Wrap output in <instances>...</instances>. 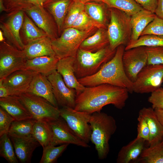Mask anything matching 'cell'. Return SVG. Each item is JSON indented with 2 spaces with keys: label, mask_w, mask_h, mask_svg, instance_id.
<instances>
[{
  "label": "cell",
  "mask_w": 163,
  "mask_h": 163,
  "mask_svg": "<svg viewBox=\"0 0 163 163\" xmlns=\"http://www.w3.org/2000/svg\"><path fill=\"white\" fill-rule=\"evenodd\" d=\"M126 88L109 84L86 87L77 96L74 109L92 114L101 111L108 104L119 109L125 106L129 97Z\"/></svg>",
  "instance_id": "1"
},
{
  "label": "cell",
  "mask_w": 163,
  "mask_h": 163,
  "mask_svg": "<svg viewBox=\"0 0 163 163\" xmlns=\"http://www.w3.org/2000/svg\"><path fill=\"white\" fill-rule=\"evenodd\" d=\"M125 46L122 45L116 50L113 57L94 74L78 79L83 86L91 87L102 84H109L126 88L132 93L133 82L125 72L122 57Z\"/></svg>",
  "instance_id": "2"
},
{
  "label": "cell",
  "mask_w": 163,
  "mask_h": 163,
  "mask_svg": "<svg viewBox=\"0 0 163 163\" xmlns=\"http://www.w3.org/2000/svg\"><path fill=\"white\" fill-rule=\"evenodd\" d=\"M89 124L91 129L90 141L95 145L98 159H104L109 152L110 140L117 129L116 120L105 113L95 112L91 114Z\"/></svg>",
  "instance_id": "3"
},
{
  "label": "cell",
  "mask_w": 163,
  "mask_h": 163,
  "mask_svg": "<svg viewBox=\"0 0 163 163\" xmlns=\"http://www.w3.org/2000/svg\"><path fill=\"white\" fill-rule=\"evenodd\" d=\"M116 50L109 45L94 52L79 48L75 57L74 69L78 79L92 75L97 72L113 56Z\"/></svg>",
  "instance_id": "4"
},
{
  "label": "cell",
  "mask_w": 163,
  "mask_h": 163,
  "mask_svg": "<svg viewBox=\"0 0 163 163\" xmlns=\"http://www.w3.org/2000/svg\"><path fill=\"white\" fill-rule=\"evenodd\" d=\"M97 28L95 27L86 31L73 27L64 29L58 37L52 40L56 56L59 59L69 56L75 57L82 42L93 34Z\"/></svg>",
  "instance_id": "5"
},
{
  "label": "cell",
  "mask_w": 163,
  "mask_h": 163,
  "mask_svg": "<svg viewBox=\"0 0 163 163\" xmlns=\"http://www.w3.org/2000/svg\"><path fill=\"white\" fill-rule=\"evenodd\" d=\"M110 20L107 30L110 47L112 50H115L120 45L126 46L131 40V16L114 8H110Z\"/></svg>",
  "instance_id": "6"
},
{
  "label": "cell",
  "mask_w": 163,
  "mask_h": 163,
  "mask_svg": "<svg viewBox=\"0 0 163 163\" xmlns=\"http://www.w3.org/2000/svg\"><path fill=\"white\" fill-rule=\"evenodd\" d=\"M18 96L32 118L36 120L48 122L60 117L59 109L41 97L28 92Z\"/></svg>",
  "instance_id": "7"
},
{
  "label": "cell",
  "mask_w": 163,
  "mask_h": 163,
  "mask_svg": "<svg viewBox=\"0 0 163 163\" xmlns=\"http://www.w3.org/2000/svg\"><path fill=\"white\" fill-rule=\"evenodd\" d=\"M26 60L23 50L6 40L0 44V80L13 72L24 69Z\"/></svg>",
  "instance_id": "8"
},
{
  "label": "cell",
  "mask_w": 163,
  "mask_h": 163,
  "mask_svg": "<svg viewBox=\"0 0 163 163\" xmlns=\"http://www.w3.org/2000/svg\"><path fill=\"white\" fill-rule=\"evenodd\" d=\"M163 83V65H147L133 83V91L141 94L151 93Z\"/></svg>",
  "instance_id": "9"
},
{
  "label": "cell",
  "mask_w": 163,
  "mask_h": 163,
  "mask_svg": "<svg viewBox=\"0 0 163 163\" xmlns=\"http://www.w3.org/2000/svg\"><path fill=\"white\" fill-rule=\"evenodd\" d=\"M60 116L81 139L88 144L90 141L91 129L89 124L91 114L64 107L59 109Z\"/></svg>",
  "instance_id": "10"
},
{
  "label": "cell",
  "mask_w": 163,
  "mask_h": 163,
  "mask_svg": "<svg viewBox=\"0 0 163 163\" xmlns=\"http://www.w3.org/2000/svg\"><path fill=\"white\" fill-rule=\"evenodd\" d=\"M5 21H1L0 27L6 40L22 50L25 44L20 32L23 24L24 12L21 9L10 12Z\"/></svg>",
  "instance_id": "11"
},
{
  "label": "cell",
  "mask_w": 163,
  "mask_h": 163,
  "mask_svg": "<svg viewBox=\"0 0 163 163\" xmlns=\"http://www.w3.org/2000/svg\"><path fill=\"white\" fill-rule=\"evenodd\" d=\"M51 133L50 145L72 144L84 148L90 147L88 144L78 137L60 116L57 119L47 122Z\"/></svg>",
  "instance_id": "12"
},
{
  "label": "cell",
  "mask_w": 163,
  "mask_h": 163,
  "mask_svg": "<svg viewBox=\"0 0 163 163\" xmlns=\"http://www.w3.org/2000/svg\"><path fill=\"white\" fill-rule=\"evenodd\" d=\"M52 40L59 37L56 24L51 14L43 6L27 5L22 9Z\"/></svg>",
  "instance_id": "13"
},
{
  "label": "cell",
  "mask_w": 163,
  "mask_h": 163,
  "mask_svg": "<svg viewBox=\"0 0 163 163\" xmlns=\"http://www.w3.org/2000/svg\"><path fill=\"white\" fill-rule=\"evenodd\" d=\"M122 63L126 75L134 82L138 74L147 64L145 47L139 46L125 50Z\"/></svg>",
  "instance_id": "14"
},
{
  "label": "cell",
  "mask_w": 163,
  "mask_h": 163,
  "mask_svg": "<svg viewBox=\"0 0 163 163\" xmlns=\"http://www.w3.org/2000/svg\"><path fill=\"white\" fill-rule=\"evenodd\" d=\"M53 92L58 106L74 108L77 94L75 89L69 87L57 71L48 76Z\"/></svg>",
  "instance_id": "15"
},
{
  "label": "cell",
  "mask_w": 163,
  "mask_h": 163,
  "mask_svg": "<svg viewBox=\"0 0 163 163\" xmlns=\"http://www.w3.org/2000/svg\"><path fill=\"white\" fill-rule=\"evenodd\" d=\"M37 72L22 69L16 71L2 80L7 89L9 96H18L26 92L35 75Z\"/></svg>",
  "instance_id": "16"
},
{
  "label": "cell",
  "mask_w": 163,
  "mask_h": 163,
  "mask_svg": "<svg viewBox=\"0 0 163 163\" xmlns=\"http://www.w3.org/2000/svg\"><path fill=\"white\" fill-rule=\"evenodd\" d=\"M75 57L69 56L59 59L57 65L56 71L60 74L66 85L76 91L77 96L85 88L76 77L74 69Z\"/></svg>",
  "instance_id": "17"
},
{
  "label": "cell",
  "mask_w": 163,
  "mask_h": 163,
  "mask_svg": "<svg viewBox=\"0 0 163 163\" xmlns=\"http://www.w3.org/2000/svg\"><path fill=\"white\" fill-rule=\"evenodd\" d=\"M9 136L13 144L16 157L20 162L30 163L34 151L40 145L39 142L33 136L28 137Z\"/></svg>",
  "instance_id": "18"
},
{
  "label": "cell",
  "mask_w": 163,
  "mask_h": 163,
  "mask_svg": "<svg viewBox=\"0 0 163 163\" xmlns=\"http://www.w3.org/2000/svg\"><path fill=\"white\" fill-rule=\"evenodd\" d=\"M26 92L41 97L54 106L58 105L54 95L51 84L47 77L37 73L33 78Z\"/></svg>",
  "instance_id": "19"
},
{
  "label": "cell",
  "mask_w": 163,
  "mask_h": 163,
  "mask_svg": "<svg viewBox=\"0 0 163 163\" xmlns=\"http://www.w3.org/2000/svg\"><path fill=\"white\" fill-rule=\"evenodd\" d=\"M84 11L98 28L102 27L107 29L110 14V8L105 3L94 1L87 2L85 4Z\"/></svg>",
  "instance_id": "20"
},
{
  "label": "cell",
  "mask_w": 163,
  "mask_h": 163,
  "mask_svg": "<svg viewBox=\"0 0 163 163\" xmlns=\"http://www.w3.org/2000/svg\"><path fill=\"white\" fill-rule=\"evenodd\" d=\"M22 50L26 59L43 56H56L52 45V40L48 36L27 43Z\"/></svg>",
  "instance_id": "21"
},
{
  "label": "cell",
  "mask_w": 163,
  "mask_h": 163,
  "mask_svg": "<svg viewBox=\"0 0 163 163\" xmlns=\"http://www.w3.org/2000/svg\"><path fill=\"white\" fill-rule=\"evenodd\" d=\"M139 114L145 119L150 130L149 146L161 142L163 139V126L160 123L152 107H144L139 111Z\"/></svg>",
  "instance_id": "22"
},
{
  "label": "cell",
  "mask_w": 163,
  "mask_h": 163,
  "mask_svg": "<svg viewBox=\"0 0 163 163\" xmlns=\"http://www.w3.org/2000/svg\"><path fill=\"white\" fill-rule=\"evenodd\" d=\"M59 59L56 56H43L26 59L24 69L33 70L47 76L56 70Z\"/></svg>",
  "instance_id": "23"
},
{
  "label": "cell",
  "mask_w": 163,
  "mask_h": 163,
  "mask_svg": "<svg viewBox=\"0 0 163 163\" xmlns=\"http://www.w3.org/2000/svg\"><path fill=\"white\" fill-rule=\"evenodd\" d=\"M0 106L10 115L15 120L32 118L31 115L18 96H9L0 98Z\"/></svg>",
  "instance_id": "24"
},
{
  "label": "cell",
  "mask_w": 163,
  "mask_h": 163,
  "mask_svg": "<svg viewBox=\"0 0 163 163\" xmlns=\"http://www.w3.org/2000/svg\"><path fill=\"white\" fill-rule=\"evenodd\" d=\"M72 0H50L43 6L51 14L56 24L59 35L63 31L64 21Z\"/></svg>",
  "instance_id": "25"
},
{
  "label": "cell",
  "mask_w": 163,
  "mask_h": 163,
  "mask_svg": "<svg viewBox=\"0 0 163 163\" xmlns=\"http://www.w3.org/2000/svg\"><path fill=\"white\" fill-rule=\"evenodd\" d=\"M145 142L143 139L137 136L121 148L118 154L117 162L129 163L136 160L145 148Z\"/></svg>",
  "instance_id": "26"
},
{
  "label": "cell",
  "mask_w": 163,
  "mask_h": 163,
  "mask_svg": "<svg viewBox=\"0 0 163 163\" xmlns=\"http://www.w3.org/2000/svg\"><path fill=\"white\" fill-rule=\"evenodd\" d=\"M156 16L155 13L143 8L131 16L130 21L132 34L130 41L137 40L145 28L154 19Z\"/></svg>",
  "instance_id": "27"
},
{
  "label": "cell",
  "mask_w": 163,
  "mask_h": 163,
  "mask_svg": "<svg viewBox=\"0 0 163 163\" xmlns=\"http://www.w3.org/2000/svg\"><path fill=\"white\" fill-rule=\"evenodd\" d=\"M109 44L107 29L101 27L97 28L93 34L85 39L81 44L79 48L94 52Z\"/></svg>",
  "instance_id": "28"
},
{
  "label": "cell",
  "mask_w": 163,
  "mask_h": 163,
  "mask_svg": "<svg viewBox=\"0 0 163 163\" xmlns=\"http://www.w3.org/2000/svg\"><path fill=\"white\" fill-rule=\"evenodd\" d=\"M36 25L24 12L21 30L24 37L23 42L25 45L34 40L48 36L43 31Z\"/></svg>",
  "instance_id": "29"
},
{
  "label": "cell",
  "mask_w": 163,
  "mask_h": 163,
  "mask_svg": "<svg viewBox=\"0 0 163 163\" xmlns=\"http://www.w3.org/2000/svg\"><path fill=\"white\" fill-rule=\"evenodd\" d=\"M36 121L33 118L15 120L11 124L8 134L9 136L21 137L32 136L33 126Z\"/></svg>",
  "instance_id": "30"
},
{
  "label": "cell",
  "mask_w": 163,
  "mask_h": 163,
  "mask_svg": "<svg viewBox=\"0 0 163 163\" xmlns=\"http://www.w3.org/2000/svg\"><path fill=\"white\" fill-rule=\"evenodd\" d=\"M32 136L43 148L50 145L51 133L47 122L36 120L33 126Z\"/></svg>",
  "instance_id": "31"
},
{
  "label": "cell",
  "mask_w": 163,
  "mask_h": 163,
  "mask_svg": "<svg viewBox=\"0 0 163 163\" xmlns=\"http://www.w3.org/2000/svg\"><path fill=\"white\" fill-rule=\"evenodd\" d=\"M138 160L143 163H163V147L161 142L143 150Z\"/></svg>",
  "instance_id": "32"
},
{
  "label": "cell",
  "mask_w": 163,
  "mask_h": 163,
  "mask_svg": "<svg viewBox=\"0 0 163 163\" xmlns=\"http://www.w3.org/2000/svg\"><path fill=\"white\" fill-rule=\"evenodd\" d=\"M109 8L122 11L130 16L143 8L134 0H103Z\"/></svg>",
  "instance_id": "33"
},
{
  "label": "cell",
  "mask_w": 163,
  "mask_h": 163,
  "mask_svg": "<svg viewBox=\"0 0 163 163\" xmlns=\"http://www.w3.org/2000/svg\"><path fill=\"white\" fill-rule=\"evenodd\" d=\"M139 46H163V36L149 34L140 36L136 40L130 41L125 50Z\"/></svg>",
  "instance_id": "34"
},
{
  "label": "cell",
  "mask_w": 163,
  "mask_h": 163,
  "mask_svg": "<svg viewBox=\"0 0 163 163\" xmlns=\"http://www.w3.org/2000/svg\"><path fill=\"white\" fill-rule=\"evenodd\" d=\"M11 140L8 133L0 136V156L9 163H18Z\"/></svg>",
  "instance_id": "35"
},
{
  "label": "cell",
  "mask_w": 163,
  "mask_h": 163,
  "mask_svg": "<svg viewBox=\"0 0 163 163\" xmlns=\"http://www.w3.org/2000/svg\"><path fill=\"white\" fill-rule=\"evenodd\" d=\"M69 144L59 146L49 145L43 148L42 155L40 163H55L66 150Z\"/></svg>",
  "instance_id": "36"
},
{
  "label": "cell",
  "mask_w": 163,
  "mask_h": 163,
  "mask_svg": "<svg viewBox=\"0 0 163 163\" xmlns=\"http://www.w3.org/2000/svg\"><path fill=\"white\" fill-rule=\"evenodd\" d=\"M85 4L72 1L68 10L65 18L63 27L64 29L71 27L72 26L80 13L84 11Z\"/></svg>",
  "instance_id": "37"
},
{
  "label": "cell",
  "mask_w": 163,
  "mask_h": 163,
  "mask_svg": "<svg viewBox=\"0 0 163 163\" xmlns=\"http://www.w3.org/2000/svg\"><path fill=\"white\" fill-rule=\"evenodd\" d=\"M95 27H97L91 18L84 11L80 13L71 27L81 31H86Z\"/></svg>",
  "instance_id": "38"
},
{
  "label": "cell",
  "mask_w": 163,
  "mask_h": 163,
  "mask_svg": "<svg viewBox=\"0 0 163 163\" xmlns=\"http://www.w3.org/2000/svg\"><path fill=\"white\" fill-rule=\"evenodd\" d=\"M147 65H163V46L145 47Z\"/></svg>",
  "instance_id": "39"
},
{
  "label": "cell",
  "mask_w": 163,
  "mask_h": 163,
  "mask_svg": "<svg viewBox=\"0 0 163 163\" xmlns=\"http://www.w3.org/2000/svg\"><path fill=\"white\" fill-rule=\"evenodd\" d=\"M163 36V19L157 16L145 28L141 36L145 34Z\"/></svg>",
  "instance_id": "40"
},
{
  "label": "cell",
  "mask_w": 163,
  "mask_h": 163,
  "mask_svg": "<svg viewBox=\"0 0 163 163\" xmlns=\"http://www.w3.org/2000/svg\"><path fill=\"white\" fill-rule=\"evenodd\" d=\"M14 121L15 120L10 114L0 107V136L8 133L10 126Z\"/></svg>",
  "instance_id": "41"
},
{
  "label": "cell",
  "mask_w": 163,
  "mask_h": 163,
  "mask_svg": "<svg viewBox=\"0 0 163 163\" xmlns=\"http://www.w3.org/2000/svg\"><path fill=\"white\" fill-rule=\"evenodd\" d=\"M137 120V136L143 139L148 142L150 138V130L147 123L144 118L139 114Z\"/></svg>",
  "instance_id": "42"
},
{
  "label": "cell",
  "mask_w": 163,
  "mask_h": 163,
  "mask_svg": "<svg viewBox=\"0 0 163 163\" xmlns=\"http://www.w3.org/2000/svg\"><path fill=\"white\" fill-rule=\"evenodd\" d=\"M148 101L152 104V107L154 109H163V87L152 92Z\"/></svg>",
  "instance_id": "43"
},
{
  "label": "cell",
  "mask_w": 163,
  "mask_h": 163,
  "mask_svg": "<svg viewBox=\"0 0 163 163\" xmlns=\"http://www.w3.org/2000/svg\"><path fill=\"white\" fill-rule=\"evenodd\" d=\"M7 11H12L21 9L27 5L26 0H3Z\"/></svg>",
  "instance_id": "44"
},
{
  "label": "cell",
  "mask_w": 163,
  "mask_h": 163,
  "mask_svg": "<svg viewBox=\"0 0 163 163\" xmlns=\"http://www.w3.org/2000/svg\"><path fill=\"white\" fill-rule=\"evenodd\" d=\"M145 9L155 13L156 8L158 0H134Z\"/></svg>",
  "instance_id": "45"
},
{
  "label": "cell",
  "mask_w": 163,
  "mask_h": 163,
  "mask_svg": "<svg viewBox=\"0 0 163 163\" xmlns=\"http://www.w3.org/2000/svg\"><path fill=\"white\" fill-rule=\"evenodd\" d=\"M155 13L157 16L163 19V0H158Z\"/></svg>",
  "instance_id": "46"
},
{
  "label": "cell",
  "mask_w": 163,
  "mask_h": 163,
  "mask_svg": "<svg viewBox=\"0 0 163 163\" xmlns=\"http://www.w3.org/2000/svg\"><path fill=\"white\" fill-rule=\"evenodd\" d=\"M154 110L158 119L163 126V109L155 108Z\"/></svg>",
  "instance_id": "47"
},
{
  "label": "cell",
  "mask_w": 163,
  "mask_h": 163,
  "mask_svg": "<svg viewBox=\"0 0 163 163\" xmlns=\"http://www.w3.org/2000/svg\"><path fill=\"white\" fill-rule=\"evenodd\" d=\"M9 96L8 91L2 83V80H0V98Z\"/></svg>",
  "instance_id": "48"
},
{
  "label": "cell",
  "mask_w": 163,
  "mask_h": 163,
  "mask_svg": "<svg viewBox=\"0 0 163 163\" xmlns=\"http://www.w3.org/2000/svg\"><path fill=\"white\" fill-rule=\"evenodd\" d=\"M0 11L1 12L4 11H7L3 0H0Z\"/></svg>",
  "instance_id": "49"
},
{
  "label": "cell",
  "mask_w": 163,
  "mask_h": 163,
  "mask_svg": "<svg viewBox=\"0 0 163 163\" xmlns=\"http://www.w3.org/2000/svg\"><path fill=\"white\" fill-rule=\"evenodd\" d=\"M73 1H77L84 4L90 2H102L103 0H72Z\"/></svg>",
  "instance_id": "50"
},
{
  "label": "cell",
  "mask_w": 163,
  "mask_h": 163,
  "mask_svg": "<svg viewBox=\"0 0 163 163\" xmlns=\"http://www.w3.org/2000/svg\"><path fill=\"white\" fill-rule=\"evenodd\" d=\"M27 5H39L38 0H26Z\"/></svg>",
  "instance_id": "51"
},
{
  "label": "cell",
  "mask_w": 163,
  "mask_h": 163,
  "mask_svg": "<svg viewBox=\"0 0 163 163\" xmlns=\"http://www.w3.org/2000/svg\"><path fill=\"white\" fill-rule=\"evenodd\" d=\"M50 0H38L39 5L43 6L46 3Z\"/></svg>",
  "instance_id": "52"
},
{
  "label": "cell",
  "mask_w": 163,
  "mask_h": 163,
  "mask_svg": "<svg viewBox=\"0 0 163 163\" xmlns=\"http://www.w3.org/2000/svg\"><path fill=\"white\" fill-rule=\"evenodd\" d=\"M5 40L3 34L2 32L0 30V42H1Z\"/></svg>",
  "instance_id": "53"
},
{
  "label": "cell",
  "mask_w": 163,
  "mask_h": 163,
  "mask_svg": "<svg viewBox=\"0 0 163 163\" xmlns=\"http://www.w3.org/2000/svg\"><path fill=\"white\" fill-rule=\"evenodd\" d=\"M161 143L163 147V139L161 142Z\"/></svg>",
  "instance_id": "54"
}]
</instances>
